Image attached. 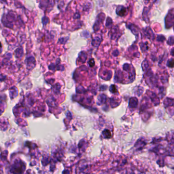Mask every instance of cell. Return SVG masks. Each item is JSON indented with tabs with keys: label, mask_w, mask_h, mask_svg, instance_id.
Wrapping results in <instances>:
<instances>
[{
	"label": "cell",
	"mask_w": 174,
	"mask_h": 174,
	"mask_svg": "<svg viewBox=\"0 0 174 174\" xmlns=\"http://www.w3.org/2000/svg\"><path fill=\"white\" fill-rule=\"evenodd\" d=\"M89 64H90V67H93V66L95 65V62H94V60L91 59L90 60Z\"/></svg>",
	"instance_id": "6da1fadb"
}]
</instances>
